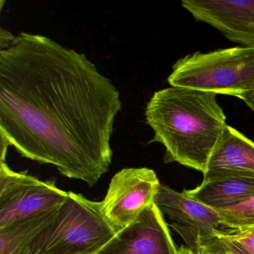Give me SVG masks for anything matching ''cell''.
Masks as SVG:
<instances>
[{
	"label": "cell",
	"instance_id": "cell-1",
	"mask_svg": "<svg viewBox=\"0 0 254 254\" xmlns=\"http://www.w3.org/2000/svg\"><path fill=\"white\" fill-rule=\"evenodd\" d=\"M120 91L82 53L0 30V136L90 187L109 170Z\"/></svg>",
	"mask_w": 254,
	"mask_h": 254
},
{
	"label": "cell",
	"instance_id": "cell-2",
	"mask_svg": "<svg viewBox=\"0 0 254 254\" xmlns=\"http://www.w3.org/2000/svg\"><path fill=\"white\" fill-rule=\"evenodd\" d=\"M216 93L171 87L155 92L145 109L154 130L150 142L164 146V162L204 173L227 126Z\"/></svg>",
	"mask_w": 254,
	"mask_h": 254
},
{
	"label": "cell",
	"instance_id": "cell-3",
	"mask_svg": "<svg viewBox=\"0 0 254 254\" xmlns=\"http://www.w3.org/2000/svg\"><path fill=\"white\" fill-rule=\"evenodd\" d=\"M168 82L172 87L227 95L245 101L254 90V48L236 47L188 55L174 64Z\"/></svg>",
	"mask_w": 254,
	"mask_h": 254
},
{
	"label": "cell",
	"instance_id": "cell-4",
	"mask_svg": "<svg viewBox=\"0 0 254 254\" xmlns=\"http://www.w3.org/2000/svg\"><path fill=\"white\" fill-rule=\"evenodd\" d=\"M100 202L68 191L52 224L34 244L45 254H98L118 233Z\"/></svg>",
	"mask_w": 254,
	"mask_h": 254
},
{
	"label": "cell",
	"instance_id": "cell-5",
	"mask_svg": "<svg viewBox=\"0 0 254 254\" xmlns=\"http://www.w3.org/2000/svg\"><path fill=\"white\" fill-rule=\"evenodd\" d=\"M67 197L54 181L15 172L0 161V227L59 207Z\"/></svg>",
	"mask_w": 254,
	"mask_h": 254
},
{
	"label": "cell",
	"instance_id": "cell-6",
	"mask_svg": "<svg viewBox=\"0 0 254 254\" xmlns=\"http://www.w3.org/2000/svg\"><path fill=\"white\" fill-rule=\"evenodd\" d=\"M160 186L152 169H122L113 177L106 195L101 201L105 218L120 232L154 203Z\"/></svg>",
	"mask_w": 254,
	"mask_h": 254
},
{
	"label": "cell",
	"instance_id": "cell-7",
	"mask_svg": "<svg viewBox=\"0 0 254 254\" xmlns=\"http://www.w3.org/2000/svg\"><path fill=\"white\" fill-rule=\"evenodd\" d=\"M154 203L173 221L171 227L192 250L201 239L236 230L227 226L215 209L166 186H160Z\"/></svg>",
	"mask_w": 254,
	"mask_h": 254
},
{
	"label": "cell",
	"instance_id": "cell-8",
	"mask_svg": "<svg viewBox=\"0 0 254 254\" xmlns=\"http://www.w3.org/2000/svg\"><path fill=\"white\" fill-rule=\"evenodd\" d=\"M98 254H178L163 214L153 203Z\"/></svg>",
	"mask_w": 254,
	"mask_h": 254
},
{
	"label": "cell",
	"instance_id": "cell-9",
	"mask_svg": "<svg viewBox=\"0 0 254 254\" xmlns=\"http://www.w3.org/2000/svg\"><path fill=\"white\" fill-rule=\"evenodd\" d=\"M181 5L196 21L212 26L241 47L254 48V0H184Z\"/></svg>",
	"mask_w": 254,
	"mask_h": 254
},
{
	"label": "cell",
	"instance_id": "cell-10",
	"mask_svg": "<svg viewBox=\"0 0 254 254\" xmlns=\"http://www.w3.org/2000/svg\"><path fill=\"white\" fill-rule=\"evenodd\" d=\"M203 175V181L230 177L254 178V142L226 126Z\"/></svg>",
	"mask_w": 254,
	"mask_h": 254
},
{
	"label": "cell",
	"instance_id": "cell-11",
	"mask_svg": "<svg viewBox=\"0 0 254 254\" xmlns=\"http://www.w3.org/2000/svg\"><path fill=\"white\" fill-rule=\"evenodd\" d=\"M184 192L215 210L224 209L254 197V178L230 177L202 181L195 188L184 190Z\"/></svg>",
	"mask_w": 254,
	"mask_h": 254
},
{
	"label": "cell",
	"instance_id": "cell-12",
	"mask_svg": "<svg viewBox=\"0 0 254 254\" xmlns=\"http://www.w3.org/2000/svg\"><path fill=\"white\" fill-rule=\"evenodd\" d=\"M60 206L0 227V254H25L54 221Z\"/></svg>",
	"mask_w": 254,
	"mask_h": 254
},
{
	"label": "cell",
	"instance_id": "cell-13",
	"mask_svg": "<svg viewBox=\"0 0 254 254\" xmlns=\"http://www.w3.org/2000/svg\"><path fill=\"white\" fill-rule=\"evenodd\" d=\"M216 211L221 220L232 228H245L254 226V197L239 204Z\"/></svg>",
	"mask_w": 254,
	"mask_h": 254
},
{
	"label": "cell",
	"instance_id": "cell-14",
	"mask_svg": "<svg viewBox=\"0 0 254 254\" xmlns=\"http://www.w3.org/2000/svg\"><path fill=\"white\" fill-rule=\"evenodd\" d=\"M195 251H202L208 254H248L236 242L218 236L199 241Z\"/></svg>",
	"mask_w": 254,
	"mask_h": 254
},
{
	"label": "cell",
	"instance_id": "cell-15",
	"mask_svg": "<svg viewBox=\"0 0 254 254\" xmlns=\"http://www.w3.org/2000/svg\"><path fill=\"white\" fill-rule=\"evenodd\" d=\"M218 237L236 242L240 245L248 254H254V226L245 228L236 229L234 231L224 235H218Z\"/></svg>",
	"mask_w": 254,
	"mask_h": 254
},
{
	"label": "cell",
	"instance_id": "cell-16",
	"mask_svg": "<svg viewBox=\"0 0 254 254\" xmlns=\"http://www.w3.org/2000/svg\"><path fill=\"white\" fill-rule=\"evenodd\" d=\"M178 254H204L202 253L201 251H195L191 250V248H188V247L182 246L178 248Z\"/></svg>",
	"mask_w": 254,
	"mask_h": 254
},
{
	"label": "cell",
	"instance_id": "cell-17",
	"mask_svg": "<svg viewBox=\"0 0 254 254\" xmlns=\"http://www.w3.org/2000/svg\"><path fill=\"white\" fill-rule=\"evenodd\" d=\"M244 102L246 103V105L251 108L254 112V90H253L248 96Z\"/></svg>",
	"mask_w": 254,
	"mask_h": 254
},
{
	"label": "cell",
	"instance_id": "cell-18",
	"mask_svg": "<svg viewBox=\"0 0 254 254\" xmlns=\"http://www.w3.org/2000/svg\"><path fill=\"white\" fill-rule=\"evenodd\" d=\"M25 254H45L39 248L36 246L35 244L33 243L29 247V249L27 250Z\"/></svg>",
	"mask_w": 254,
	"mask_h": 254
}]
</instances>
